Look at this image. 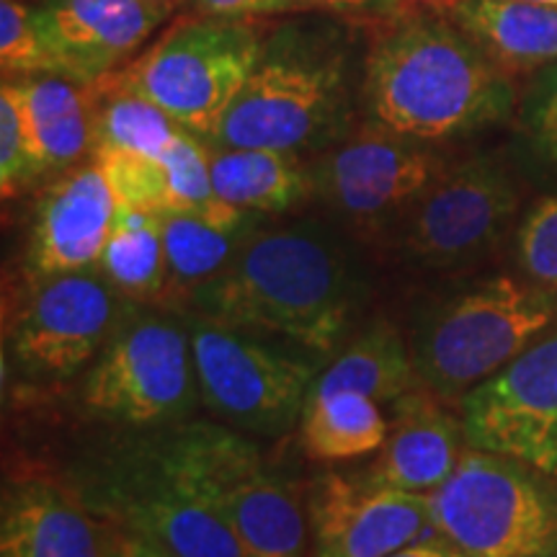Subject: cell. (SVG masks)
<instances>
[{
    "instance_id": "obj_18",
    "label": "cell",
    "mask_w": 557,
    "mask_h": 557,
    "mask_svg": "<svg viewBox=\"0 0 557 557\" xmlns=\"http://www.w3.org/2000/svg\"><path fill=\"white\" fill-rule=\"evenodd\" d=\"M0 557H101V521L73 485L13 480L0 508Z\"/></svg>"
},
{
    "instance_id": "obj_31",
    "label": "cell",
    "mask_w": 557,
    "mask_h": 557,
    "mask_svg": "<svg viewBox=\"0 0 557 557\" xmlns=\"http://www.w3.org/2000/svg\"><path fill=\"white\" fill-rule=\"evenodd\" d=\"M519 124L532 150L557 163V60L534 73L521 99Z\"/></svg>"
},
{
    "instance_id": "obj_6",
    "label": "cell",
    "mask_w": 557,
    "mask_h": 557,
    "mask_svg": "<svg viewBox=\"0 0 557 557\" xmlns=\"http://www.w3.org/2000/svg\"><path fill=\"white\" fill-rule=\"evenodd\" d=\"M429 500L436 534L468 557L557 555V485L519 459L472 447Z\"/></svg>"
},
{
    "instance_id": "obj_11",
    "label": "cell",
    "mask_w": 557,
    "mask_h": 557,
    "mask_svg": "<svg viewBox=\"0 0 557 557\" xmlns=\"http://www.w3.org/2000/svg\"><path fill=\"white\" fill-rule=\"evenodd\" d=\"M519 209V189L498 160L442 171L403 218L400 253L418 267L451 269L485 256Z\"/></svg>"
},
{
    "instance_id": "obj_15",
    "label": "cell",
    "mask_w": 557,
    "mask_h": 557,
    "mask_svg": "<svg viewBox=\"0 0 557 557\" xmlns=\"http://www.w3.org/2000/svg\"><path fill=\"white\" fill-rule=\"evenodd\" d=\"M308 527L315 557H387L436 532L429 496L344 475L310 485Z\"/></svg>"
},
{
    "instance_id": "obj_26",
    "label": "cell",
    "mask_w": 557,
    "mask_h": 557,
    "mask_svg": "<svg viewBox=\"0 0 557 557\" xmlns=\"http://www.w3.org/2000/svg\"><path fill=\"white\" fill-rule=\"evenodd\" d=\"M389 421L380 403L361 393L308 395L299 418V442L318 462H338L374 455L387 438Z\"/></svg>"
},
{
    "instance_id": "obj_38",
    "label": "cell",
    "mask_w": 557,
    "mask_h": 557,
    "mask_svg": "<svg viewBox=\"0 0 557 557\" xmlns=\"http://www.w3.org/2000/svg\"><path fill=\"white\" fill-rule=\"evenodd\" d=\"M534 3H545V5H555V9H557V0H534Z\"/></svg>"
},
{
    "instance_id": "obj_34",
    "label": "cell",
    "mask_w": 557,
    "mask_h": 557,
    "mask_svg": "<svg viewBox=\"0 0 557 557\" xmlns=\"http://www.w3.org/2000/svg\"><path fill=\"white\" fill-rule=\"evenodd\" d=\"M289 0H197L201 16L220 18H248L269 16V13H284Z\"/></svg>"
},
{
    "instance_id": "obj_30",
    "label": "cell",
    "mask_w": 557,
    "mask_h": 557,
    "mask_svg": "<svg viewBox=\"0 0 557 557\" xmlns=\"http://www.w3.org/2000/svg\"><path fill=\"white\" fill-rule=\"evenodd\" d=\"M519 261L534 284L557 292V197L529 209L519 227Z\"/></svg>"
},
{
    "instance_id": "obj_19",
    "label": "cell",
    "mask_w": 557,
    "mask_h": 557,
    "mask_svg": "<svg viewBox=\"0 0 557 557\" xmlns=\"http://www.w3.org/2000/svg\"><path fill=\"white\" fill-rule=\"evenodd\" d=\"M465 429L431 389H408L393 400L387 438L367 472V483L395 491H434L462 459Z\"/></svg>"
},
{
    "instance_id": "obj_17",
    "label": "cell",
    "mask_w": 557,
    "mask_h": 557,
    "mask_svg": "<svg viewBox=\"0 0 557 557\" xmlns=\"http://www.w3.org/2000/svg\"><path fill=\"white\" fill-rule=\"evenodd\" d=\"M114 218V191L96 160L65 173L37 207L29 243L34 274H65L96 267Z\"/></svg>"
},
{
    "instance_id": "obj_20",
    "label": "cell",
    "mask_w": 557,
    "mask_h": 557,
    "mask_svg": "<svg viewBox=\"0 0 557 557\" xmlns=\"http://www.w3.org/2000/svg\"><path fill=\"white\" fill-rule=\"evenodd\" d=\"M18 103L26 137L41 173L60 171L78 160L96 145V111L99 88L96 83H75L62 75H41L9 83Z\"/></svg>"
},
{
    "instance_id": "obj_29",
    "label": "cell",
    "mask_w": 557,
    "mask_h": 557,
    "mask_svg": "<svg viewBox=\"0 0 557 557\" xmlns=\"http://www.w3.org/2000/svg\"><path fill=\"white\" fill-rule=\"evenodd\" d=\"M39 176L45 173L32 152L18 103L3 83L0 88V189H3V197H16Z\"/></svg>"
},
{
    "instance_id": "obj_21",
    "label": "cell",
    "mask_w": 557,
    "mask_h": 557,
    "mask_svg": "<svg viewBox=\"0 0 557 557\" xmlns=\"http://www.w3.org/2000/svg\"><path fill=\"white\" fill-rule=\"evenodd\" d=\"M455 24L506 75L537 73L557 60V9L534 0H462Z\"/></svg>"
},
{
    "instance_id": "obj_13",
    "label": "cell",
    "mask_w": 557,
    "mask_h": 557,
    "mask_svg": "<svg viewBox=\"0 0 557 557\" xmlns=\"http://www.w3.org/2000/svg\"><path fill=\"white\" fill-rule=\"evenodd\" d=\"M465 442L557 475V331L462 400Z\"/></svg>"
},
{
    "instance_id": "obj_3",
    "label": "cell",
    "mask_w": 557,
    "mask_h": 557,
    "mask_svg": "<svg viewBox=\"0 0 557 557\" xmlns=\"http://www.w3.org/2000/svg\"><path fill=\"white\" fill-rule=\"evenodd\" d=\"M557 315L555 292L491 276L438 299L416 318L410 354L436 398L468 395L540 341Z\"/></svg>"
},
{
    "instance_id": "obj_33",
    "label": "cell",
    "mask_w": 557,
    "mask_h": 557,
    "mask_svg": "<svg viewBox=\"0 0 557 557\" xmlns=\"http://www.w3.org/2000/svg\"><path fill=\"white\" fill-rule=\"evenodd\" d=\"M101 521V557H176L160 542L114 521Z\"/></svg>"
},
{
    "instance_id": "obj_16",
    "label": "cell",
    "mask_w": 557,
    "mask_h": 557,
    "mask_svg": "<svg viewBox=\"0 0 557 557\" xmlns=\"http://www.w3.org/2000/svg\"><path fill=\"white\" fill-rule=\"evenodd\" d=\"M163 18L148 0H45L37 9L50 75L75 83L124 67Z\"/></svg>"
},
{
    "instance_id": "obj_27",
    "label": "cell",
    "mask_w": 557,
    "mask_h": 557,
    "mask_svg": "<svg viewBox=\"0 0 557 557\" xmlns=\"http://www.w3.org/2000/svg\"><path fill=\"white\" fill-rule=\"evenodd\" d=\"M96 88H99L101 99L99 111H96L94 152H132V156L158 160L186 132L163 109H158L143 96L103 90L99 83H96Z\"/></svg>"
},
{
    "instance_id": "obj_37",
    "label": "cell",
    "mask_w": 557,
    "mask_h": 557,
    "mask_svg": "<svg viewBox=\"0 0 557 557\" xmlns=\"http://www.w3.org/2000/svg\"><path fill=\"white\" fill-rule=\"evenodd\" d=\"M148 3L152 5V9H158L163 16H169L171 11H176L184 0H148Z\"/></svg>"
},
{
    "instance_id": "obj_35",
    "label": "cell",
    "mask_w": 557,
    "mask_h": 557,
    "mask_svg": "<svg viewBox=\"0 0 557 557\" xmlns=\"http://www.w3.org/2000/svg\"><path fill=\"white\" fill-rule=\"evenodd\" d=\"M387 557H468L465 553H459L455 545H449L447 540L444 542H413V545H406L400 549H395L393 555Z\"/></svg>"
},
{
    "instance_id": "obj_4",
    "label": "cell",
    "mask_w": 557,
    "mask_h": 557,
    "mask_svg": "<svg viewBox=\"0 0 557 557\" xmlns=\"http://www.w3.org/2000/svg\"><path fill=\"white\" fill-rule=\"evenodd\" d=\"M150 442L227 521L248 557L308 555V513L256 444L218 423L169 426Z\"/></svg>"
},
{
    "instance_id": "obj_23",
    "label": "cell",
    "mask_w": 557,
    "mask_h": 557,
    "mask_svg": "<svg viewBox=\"0 0 557 557\" xmlns=\"http://www.w3.org/2000/svg\"><path fill=\"white\" fill-rule=\"evenodd\" d=\"M418 380L413 354L400 331L387 320H377L338 354L329 369L312 382L310 395L361 393L377 403H393Z\"/></svg>"
},
{
    "instance_id": "obj_14",
    "label": "cell",
    "mask_w": 557,
    "mask_h": 557,
    "mask_svg": "<svg viewBox=\"0 0 557 557\" xmlns=\"http://www.w3.org/2000/svg\"><path fill=\"white\" fill-rule=\"evenodd\" d=\"M434 152L418 139L367 129L318 160L312 189L359 227L400 222L442 173Z\"/></svg>"
},
{
    "instance_id": "obj_32",
    "label": "cell",
    "mask_w": 557,
    "mask_h": 557,
    "mask_svg": "<svg viewBox=\"0 0 557 557\" xmlns=\"http://www.w3.org/2000/svg\"><path fill=\"white\" fill-rule=\"evenodd\" d=\"M287 11H320L346 18L393 21L413 11V5L410 0H289Z\"/></svg>"
},
{
    "instance_id": "obj_9",
    "label": "cell",
    "mask_w": 557,
    "mask_h": 557,
    "mask_svg": "<svg viewBox=\"0 0 557 557\" xmlns=\"http://www.w3.org/2000/svg\"><path fill=\"white\" fill-rule=\"evenodd\" d=\"M75 491L99 519L135 529L176 557H248L227 521L163 462L150 438L103 459Z\"/></svg>"
},
{
    "instance_id": "obj_1",
    "label": "cell",
    "mask_w": 557,
    "mask_h": 557,
    "mask_svg": "<svg viewBox=\"0 0 557 557\" xmlns=\"http://www.w3.org/2000/svg\"><path fill=\"white\" fill-rule=\"evenodd\" d=\"M359 302L351 256L315 222L253 227L227 267L189 299L191 312L315 354L336 351Z\"/></svg>"
},
{
    "instance_id": "obj_8",
    "label": "cell",
    "mask_w": 557,
    "mask_h": 557,
    "mask_svg": "<svg viewBox=\"0 0 557 557\" xmlns=\"http://www.w3.org/2000/svg\"><path fill=\"white\" fill-rule=\"evenodd\" d=\"M199 400L250 434H287L302 418L315 364L282 351L269 336L233 329L199 312L186 315Z\"/></svg>"
},
{
    "instance_id": "obj_22",
    "label": "cell",
    "mask_w": 557,
    "mask_h": 557,
    "mask_svg": "<svg viewBox=\"0 0 557 557\" xmlns=\"http://www.w3.org/2000/svg\"><path fill=\"white\" fill-rule=\"evenodd\" d=\"M214 194L240 212H287L308 199L310 171L297 163L295 152L225 148L209 152Z\"/></svg>"
},
{
    "instance_id": "obj_12",
    "label": "cell",
    "mask_w": 557,
    "mask_h": 557,
    "mask_svg": "<svg viewBox=\"0 0 557 557\" xmlns=\"http://www.w3.org/2000/svg\"><path fill=\"white\" fill-rule=\"evenodd\" d=\"M103 274H37L11 320L13 357L26 372L67 377L99 357L127 305Z\"/></svg>"
},
{
    "instance_id": "obj_36",
    "label": "cell",
    "mask_w": 557,
    "mask_h": 557,
    "mask_svg": "<svg viewBox=\"0 0 557 557\" xmlns=\"http://www.w3.org/2000/svg\"><path fill=\"white\" fill-rule=\"evenodd\" d=\"M413 3L423 5V9H429L434 13H444V11H455L462 0H413Z\"/></svg>"
},
{
    "instance_id": "obj_28",
    "label": "cell",
    "mask_w": 557,
    "mask_h": 557,
    "mask_svg": "<svg viewBox=\"0 0 557 557\" xmlns=\"http://www.w3.org/2000/svg\"><path fill=\"white\" fill-rule=\"evenodd\" d=\"M0 65L5 75H50L37 9L24 0H0Z\"/></svg>"
},
{
    "instance_id": "obj_5",
    "label": "cell",
    "mask_w": 557,
    "mask_h": 557,
    "mask_svg": "<svg viewBox=\"0 0 557 557\" xmlns=\"http://www.w3.org/2000/svg\"><path fill=\"white\" fill-rule=\"evenodd\" d=\"M263 47L248 21L201 16L176 24L135 62L96 83L103 90L143 96L178 127L214 139Z\"/></svg>"
},
{
    "instance_id": "obj_7",
    "label": "cell",
    "mask_w": 557,
    "mask_h": 557,
    "mask_svg": "<svg viewBox=\"0 0 557 557\" xmlns=\"http://www.w3.org/2000/svg\"><path fill=\"white\" fill-rule=\"evenodd\" d=\"M90 416L132 429L171 426L199 400L186 323L152 310L122 312L81 393Z\"/></svg>"
},
{
    "instance_id": "obj_2",
    "label": "cell",
    "mask_w": 557,
    "mask_h": 557,
    "mask_svg": "<svg viewBox=\"0 0 557 557\" xmlns=\"http://www.w3.org/2000/svg\"><path fill=\"white\" fill-rule=\"evenodd\" d=\"M364 103L374 127L429 143L504 122L517 90L457 24L410 11L369 47Z\"/></svg>"
},
{
    "instance_id": "obj_24",
    "label": "cell",
    "mask_w": 557,
    "mask_h": 557,
    "mask_svg": "<svg viewBox=\"0 0 557 557\" xmlns=\"http://www.w3.org/2000/svg\"><path fill=\"white\" fill-rule=\"evenodd\" d=\"M163 246L165 269H169V292L165 308L189 305L194 292L205 287L227 267L240 243L253 230V220L214 222L191 212H163Z\"/></svg>"
},
{
    "instance_id": "obj_25",
    "label": "cell",
    "mask_w": 557,
    "mask_h": 557,
    "mask_svg": "<svg viewBox=\"0 0 557 557\" xmlns=\"http://www.w3.org/2000/svg\"><path fill=\"white\" fill-rule=\"evenodd\" d=\"M99 267L124 299L165 308L169 269H165L160 212L116 207L114 227H111Z\"/></svg>"
},
{
    "instance_id": "obj_10",
    "label": "cell",
    "mask_w": 557,
    "mask_h": 557,
    "mask_svg": "<svg viewBox=\"0 0 557 557\" xmlns=\"http://www.w3.org/2000/svg\"><path fill=\"white\" fill-rule=\"evenodd\" d=\"M344 65L308 41L263 47L259 65L220 124L222 148L297 152L323 139L341 111Z\"/></svg>"
}]
</instances>
